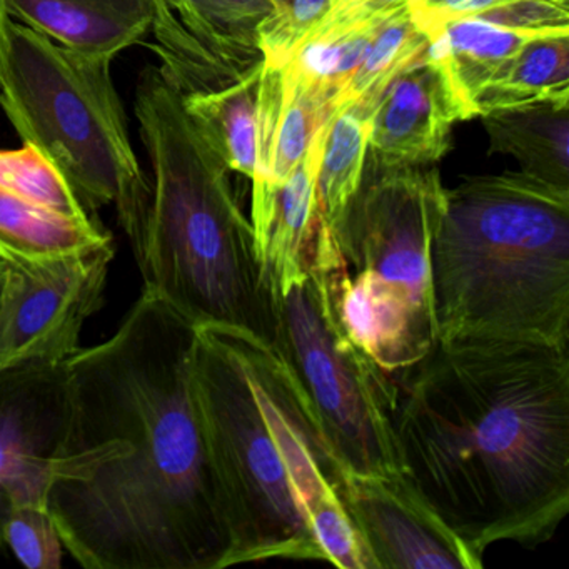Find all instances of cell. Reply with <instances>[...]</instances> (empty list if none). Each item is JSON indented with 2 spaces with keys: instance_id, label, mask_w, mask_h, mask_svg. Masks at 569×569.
<instances>
[{
  "instance_id": "6da1fadb",
  "label": "cell",
  "mask_w": 569,
  "mask_h": 569,
  "mask_svg": "<svg viewBox=\"0 0 569 569\" xmlns=\"http://www.w3.org/2000/svg\"><path fill=\"white\" fill-rule=\"evenodd\" d=\"M194 338L196 326L144 286L112 338L68 359L71 428L48 508L84 568H228Z\"/></svg>"
},
{
  "instance_id": "7a4b0ae2",
  "label": "cell",
  "mask_w": 569,
  "mask_h": 569,
  "mask_svg": "<svg viewBox=\"0 0 569 569\" xmlns=\"http://www.w3.org/2000/svg\"><path fill=\"white\" fill-rule=\"evenodd\" d=\"M395 381L401 476L471 555L555 535L569 509L568 348L436 341Z\"/></svg>"
},
{
  "instance_id": "3957f363",
  "label": "cell",
  "mask_w": 569,
  "mask_h": 569,
  "mask_svg": "<svg viewBox=\"0 0 569 569\" xmlns=\"http://www.w3.org/2000/svg\"><path fill=\"white\" fill-rule=\"evenodd\" d=\"M192 386L231 539L228 566L378 569L342 505L341 472L268 345L199 326Z\"/></svg>"
},
{
  "instance_id": "277c9868",
  "label": "cell",
  "mask_w": 569,
  "mask_h": 569,
  "mask_svg": "<svg viewBox=\"0 0 569 569\" xmlns=\"http://www.w3.org/2000/svg\"><path fill=\"white\" fill-rule=\"evenodd\" d=\"M134 109L151 166L138 264L146 288L196 328L234 329L271 348L276 292L259 259L251 219L232 191L231 171L156 66L139 76Z\"/></svg>"
},
{
  "instance_id": "5b68a950",
  "label": "cell",
  "mask_w": 569,
  "mask_h": 569,
  "mask_svg": "<svg viewBox=\"0 0 569 569\" xmlns=\"http://www.w3.org/2000/svg\"><path fill=\"white\" fill-rule=\"evenodd\" d=\"M429 276L438 341L568 348L569 189L525 172L446 189Z\"/></svg>"
},
{
  "instance_id": "8992f818",
  "label": "cell",
  "mask_w": 569,
  "mask_h": 569,
  "mask_svg": "<svg viewBox=\"0 0 569 569\" xmlns=\"http://www.w3.org/2000/svg\"><path fill=\"white\" fill-rule=\"evenodd\" d=\"M112 62L69 51L8 18L0 41V106L22 144L48 158L89 211L114 206L139 264L151 191Z\"/></svg>"
},
{
  "instance_id": "52a82bcc",
  "label": "cell",
  "mask_w": 569,
  "mask_h": 569,
  "mask_svg": "<svg viewBox=\"0 0 569 569\" xmlns=\"http://www.w3.org/2000/svg\"><path fill=\"white\" fill-rule=\"evenodd\" d=\"M342 476H399L396 381L346 336L321 269L276 295L271 346Z\"/></svg>"
},
{
  "instance_id": "ba28073f",
  "label": "cell",
  "mask_w": 569,
  "mask_h": 569,
  "mask_svg": "<svg viewBox=\"0 0 569 569\" xmlns=\"http://www.w3.org/2000/svg\"><path fill=\"white\" fill-rule=\"evenodd\" d=\"M445 192L435 168L366 162L361 184L332 231L346 271L371 276L432 309L429 252Z\"/></svg>"
},
{
  "instance_id": "9c48e42d",
  "label": "cell",
  "mask_w": 569,
  "mask_h": 569,
  "mask_svg": "<svg viewBox=\"0 0 569 569\" xmlns=\"http://www.w3.org/2000/svg\"><path fill=\"white\" fill-rule=\"evenodd\" d=\"M114 244L46 261L8 264L0 298V366L66 362L104 301Z\"/></svg>"
},
{
  "instance_id": "30bf717a",
  "label": "cell",
  "mask_w": 569,
  "mask_h": 569,
  "mask_svg": "<svg viewBox=\"0 0 569 569\" xmlns=\"http://www.w3.org/2000/svg\"><path fill=\"white\" fill-rule=\"evenodd\" d=\"M71 418L68 361L0 366V546L16 508L48 506Z\"/></svg>"
},
{
  "instance_id": "8fae6325",
  "label": "cell",
  "mask_w": 569,
  "mask_h": 569,
  "mask_svg": "<svg viewBox=\"0 0 569 569\" xmlns=\"http://www.w3.org/2000/svg\"><path fill=\"white\" fill-rule=\"evenodd\" d=\"M149 49L181 98L229 88L264 64L259 29L272 0H151Z\"/></svg>"
},
{
  "instance_id": "7c38bea8",
  "label": "cell",
  "mask_w": 569,
  "mask_h": 569,
  "mask_svg": "<svg viewBox=\"0 0 569 569\" xmlns=\"http://www.w3.org/2000/svg\"><path fill=\"white\" fill-rule=\"evenodd\" d=\"M476 118L431 46L402 69L369 114L368 161L422 168L448 152L455 124Z\"/></svg>"
},
{
  "instance_id": "4fadbf2b",
  "label": "cell",
  "mask_w": 569,
  "mask_h": 569,
  "mask_svg": "<svg viewBox=\"0 0 569 569\" xmlns=\"http://www.w3.org/2000/svg\"><path fill=\"white\" fill-rule=\"evenodd\" d=\"M339 492L376 568H482L401 475L342 476Z\"/></svg>"
},
{
  "instance_id": "5bb4252c",
  "label": "cell",
  "mask_w": 569,
  "mask_h": 569,
  "mask_svg": "<svg viewBox=\"0 0 569 569\" xmlns=\"http://www.w3.org/2000/svg\"><path fill=\"white\" fill-rule=\"evenodd\" d=\"M318 236L311 266L325 274L346 336L392 378L425 358L438 341L432 309L371 276L346 271L335 236L326 229Z\"/></svg>"
},
{
  "instance_id": "9a60e30c",
  "label": "cell",
  "mask_w": 569,
  "mask_h": 569,
  "mask_svg": "<svg viewBox=\"0 0 569 569\" xmlns=\"http://www.w3.org/2000/svg\"><path fill=\"white\" fill-rule=\"evenodd\" d=\"M322 126L301 164L281 184H252L251 224L256 249L276 295L308 274L318 236L319 166L325 148Z\"/></svg>"
},
{
  "instance_id": "2e32d148",
  "label": "cell",
  "mask_w": 569,
  "mask_h": 569,
  "mask_svg": "<svg viewBox=\"0 0 569 569\" xmlns=\"http://www.w3.org/2000/svg\"><path fill=\"white\" fill-rule=\"evenodd\" d=\"M335 112V106L301 81L288 64L264 62L256 104L252 184L284 182Z\"/></svg>"
},
{
  "instance_id": "e0dca14e",
  "label": "cell",
  "mask_w": 569,
  "mask_h": 569,
  "mask_svg": "<svg viewBox=\"0 0 569 569\" xmlns=\"http://www.w3.org/2000/svg\"><path fill=\"white\" fill-rule=\"evenodd\" d=\"M2 8L69 51L112 61L141 44L152 26L151 0H2Z\"/></svg>"
},
{
  "instance_id": "ac0fdd59",
  "label": "cell",
  "mask_w": 569,
  "mask_h": 569,
  "mask_svg": "<svg viewBox=\"0 0 569 569\" xmlns=\"http://www.w3.org/2000/svg\"><path fill=\"white\" fill-rule=\"evenodd\" d=\"M395 9L372 8L361 0H339L335 11L302 41L286 64L338 111L346 104L349 86L379 26Z\"/></svg>"
},
{
  "instance_id": "d6986e66",
  "label": "cell",
  "mask_w": 569,
  "mask_h": 569,
  "mask_svg": "<svg viewBox=\"0 0 569 569\" xmlns=\"http://www.w3.org/2000/svg\"><path fill=\"white\" fill-rule=\"evenodd\" d=\"M112 246L96 216H69L0 186V261H46Z\"/></svg>"
},
{
  "instance_id": "ffe728a7",
  "label": "cell",
  "mask_w": 569,
  "mask_h": 569,
  "mask_svg": "<svg viewBox=\"0 0 569 569\" xmlns=\"http://www.w3.org/2000/svg\"><path fill=\"white\" fill-rule=\"evenodd\" d=\"M489 148L511 156L521 172L569 189V102H538L481 116Z\"/></svg>"
},
{
  "instance_id": "44dd1931",
  "label": "cell",
  "mask_w": 569,
  "mask_h": 569,
  "mask_svg": "<svg viewBox=\"0 0 569 569\" xmlns=\"http://www.w3.org/2000/svg\"><path fill=\"white\" fill-rule=\"evenodd\" d=\"M425 29L429 46L445 62L456 88L471 106L475 116H478L476 96L522 46L542 36L569 32L529 31L479 18L449 19Z\"/></svg>"
},
{
  "instance_id": "7402d4cb",
  "label": "cell",
  "mask_w": 569,
  "mask_h": 569,
  "mask_svg": "<svg viewBox=\"0 0 569 569\" xmlns=\"http://www.w3.org/2000/svg\"><path fill=\"white\" fill-rule=\"evenodd\" d=\"M538 102H569V32L522 46L476 96L478 116Z\"/></svg>"
},
{
  "instance_id": "603a6c76",
  "label": "cell",
  "mask_w": 569,
  "mask_h": 569,
  "mask_svg": "<svg viewBox=\"0 0 569 569\" xmlns=\"http://www.w3.org/2000/svg\"><path fill=\"white\" fill-rule=\"evenodd\" d=\"M261 69L219 91L186 98L178 94L186 114L226 168L248 179H252L256 168V104Z\"/></svg>"
},
{
  "instance_id": "cb8c5ba5",
  "label": "cell",
  "mask_w": 569,
  "mask_h": 569,
  "mask_svg": "<svg viewBox=\"0 0 569 569\" xmlns=\"http://www.w3.org/2000/svg\"><path fill=\"white\" fill-rule=\"evenodd\" d=\"M368 139L369 111L358 102L341 106L329 119L316 192L319 218L331 232L361 184Z\"/></svg>"
},
{
  "instance_id": "d4e9b609",
  "label": "cell",
  "mask_w": 569,
  "mask_h": 569,
  "mask_svg": "<svg viewBox=\"0 0 569 569\" xmlns=\"http://www.w3.org/2000/svg\"><path fill=\"white\" fill-rule=\"evenodd\" d=\"M428 46V32L419 24L409 2L395 9L379 26L368 54L349 86L346 104L358 102L371 114L382 89L415 62Z\"/></svg>"
},
{
  "instance_id": "484cf974",
  "label": "cell",
  "mask_w": 569,
  "mask_h": 569,
  "mask_svg": "<svg viewBox=\"0 0 569 569\" xmlns=\"http://www.w3.org/2000/svg\"><path fill=\"white\" fill-rule=\"evenodd\" d=\"M0 186L69 216H96L86 208L68 179L38 149H0Z\"/></svg>"
},
{
  "instance_id": "4316f807",
  "label": "cell",
  "mask_w": 569,
  "mask_h": 569,
  "mask_svg": "<svg viewBox=\"0 0 569 569\" xmlns=\"http://www.w3.org/2000/svg\"><path fill=\"white\" fill-rule=\"evenodd\" d=\"M339 0H272V11L259 29L264 62L284 66L306 38L335 11Z\"/></svg>"
},
{
  "instance_id": "83f0119b",
  "label": "cell",
  "mask_w": 569,
  "mask_h": 569,
  "mask_svg": "<svg viewBox=\"0 0 569 569\" xmlns=\"http://www.w3.org/2000/svg\"><path fill=\"white\" fill-rule=\"evenodd\" d=\"M2 546L31 569H58L62 565V542L48 506H21L9 516Z\"/></svg>"
},
{
  "instance_id": "f1b7e54d",
  "label": "cell",
  "mask_w": 569,
  "mask_h": 569,
  "mask_svg": "<svg viewBox=\"0 0 569 569\" xmlns=\"http://www.w3.org/2000/svg\"><path fill=\"white\" fill-rule=\"evenodd\" d=\"M519 0H409L421 26H435L449 19L481 18Z\"/></svg>"
},
{
  "instance_id": "f546056e",
  "label": "cell",
  "mask_w": 569,
  "mask_h": 569,
  "mask_svg": "<svg viewBox=\"0 0 569 569\" xmlns=\"http://www.w3.org/2000/svg\"><path fill=\"white\" fill-rule=\"evenodd\" d=\"M366 4L372 6L378 9H395L399 6L408 4L409 0H361Z\"/></svg>"
},
{
  "instance_id": "4dcf8cb0",
  "label": "cell",
  "mask_w": 569,
  "mask_h": 569,
  "mask_svg": "<svg viewBox=\"0 0 569 569\" xmlns=\"http://www.w3.org/2000/svg\"><path fill=\"white\" fill-rule=\"evenodd\" d=\"M6 274H8V264L0 261V298H2V291H4Z\"/></svg>"
},
{
  "instance_id": "1f68e13d",
  "label": "cell",
  "mask_w": 569,
  "mask_h": 569,
  "mask_svg": "<svg viewBox=\"0 0 569 569\" xmlns=\"http://www.w3.org/2000/svg\"><path fill=\"white\" fill-rule=\"evenodd\" d=\"M6 21H8V16H6L4 8H2V0H0V41H2Z\"/></svg>"
}]
</instances>
